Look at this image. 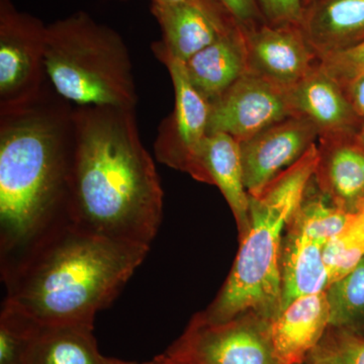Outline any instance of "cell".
<instances>
[{
  "instance_id": "cell-1",
  "label": "cell",
  "mask_w": 364,
  "mask_h": 364,
  "mask_svg": "<svg viewBox=\"0 0 364 364\" xmlns=\"http://www.w3.org/2000/svg\"><path fill=\"white\" fill-rule=\"evenodd\" d=\"M75 146L69 219L112 240L150 247L163 215V189L144 147L136 109L74 107Z\"/></svg>"
},
{
  "instance_id": "cell-2",
  "label": "cell",
  "mask_w": 364,
  "mask_h": 364,
  "mask_svg": "<svg viewBox=\"0 0 364 364\" xmlns=\"http://www.w3.org/2000/svg\"><path fill=\"white\" fill-rule=\"evenodd\" d=\"M74 105L52 85L0 112V270L69 219Z\"/></svg>"
},
{
  "instance_id": "cell-3",
  "label": "cell",
  "mask_w": 364,
  "mask_h": 364,
  "mask_svg": "<svg viewBox=\"0 0 364 364\" xmlns=\"http://www.w3.org/2000/svg\"><path fill=\"white\" fill-rule=\"evenodd\" d=\"M149 251L64 223L1 270L4 303L40 324L95 327Z\"/></svg>"
},
{
  "instance_id": "cell-4",
  "label": "cell",
  "mask_w": 364,
  "mask_h": 364,
  "mask_svg": "<svg viewBox=\"0 0 364 364\" xmlns=\"http://www.w3.org/2000/svg\"><path fill=\"white\" fill-rule=\"evenodd\" d=\"M318 151L314 144L293 166L257 196H250L247 229L233 267L217 298L198 315L210 323L256 315L272 322L282 301L284 233L313 181Z\"/></svg>"
},
{
  "instance_id": "cell-5",
  "label": "cell",
  "mask_w": 364,
  "mask_h": 364,
  "mask_svg": "<svg viewBox=\"0 0 364 364\" xmlns=\"http://www.w3.org/2000/svg\"><path fill=\"white\" fill-rule=\"evenodd\" d=\"M45 67L50 85L74 107L136 109L138 95L126 43L85 11L48 25Z\"/></svg>"
},
{
  "instance_id": "cell-6",
  "label": "cell",
  "mask_w": 364,
  "mask_h": 364,
  "mask_svg": "<svg viewBox=\"0 0 364 364\" xmlns=\"http://www.w3.org/2000/svg\"><path fill=\"white\" fill-rule=\"evenodd\" d=\"M210 323L196 315L181 338L153 358L157 364H280L268 324L256 315Z\"/></svg>"
},
{
  "instance_id": "cell-7",
  "label": "cell",
  "mask_w": 364,
  "mask_h": 364,
  "mask_svg": "<svg viewBox=\"0 0 364 364\" xmlns=\"http://www.w3.org/2000/svg\"><path fill=\"white\" fill-rule=\"evenodd\" d=\"M47 26L0 0V112L32 104L49 88L45 67Z\"/></svg>"
},
{
  "instance_id": "cell-8",
  "label": "cell",
  "mask_w": 364,
  "mask_h": 364,
  "mask_svg": "<svg viewBox=\"0 0 364 364\" xmlns=\"http://www.w3.org/2000/svg\"><path fill=\"white\" fill-rule=\"evenodd\" d=\"M152 51L168 69L176 95L173 112L158 128L155 156L162 164L205 182L200 152L208 136L210 102L191 85L183 62L154 43Z\"/></svg>"
},
{
  "instance_id": "cell-9",
  "label": "cell",
  "mask_w": 364,
  "mask_h": 364,
  "mask_svg": "<svg viewBox=\"0 0 364 364\" xmlns=\"http://www.w3.org/2000/svg\"><path fill=\"white\" fill-rule=\"evenodd\" d=\"M210 104L208 135L224 133L238 142L296 116L289 90L248 72Z\"/></svg>"
},
{
  "instance_id": "cell-10",
  "label": "cell",
  "mask_w": 364,
  "mask_h": 364,
  "mask_svg": "<svg viewBox=\"0 0 364 364\" xmlns=\"http://www.w3.org/2000/svg\"><path fill=\"white\" fill-rule=\"evenodd\" d=\"M317 139L318 132L312 122L293 116L239 142L249 196H259L268 184L298 162Z\"/></svg>"
},
{
  "instance_id": "cell-11",
  "label": "cell",
  "mask_w": 364,
  "mask_h": 364,
  "mask_svg": "<svg viewBox=\"0 0 364 364\" xmlns=\"http://www.w3.org/2000/svg\"><path fill=\"white\" fill-rule=\"evenodd\" d=\"M242 32L248 73L279 87H294L320 63L299 26H274L264 23Z\"/></svg>"
},
{
  "instance_id": "cell-12",
  "label": "cell",
  "mask_w": 364,
  "mask_h": 364,
  "mask_svg": "<svg viewBox=\"0 0 364 364\" xmlns=\"http://www.w3.org/2000/svg\"><path fill=\"white\" fill-rule=\"evenodd\" d=\"M150 11L162 32L161 41L154 44L183 63L237 26L210 0L203 4H150Z\"/></svg>"
},
{
  "instance_id": "cell-13",
  "label": "cell",
  "mask_w": 364,
  "mask_h": 364,
  "mask_svg": "<svg viewBox=\"0 0 364 364\" xmlns=\"http://www.w3.org/2000/svg\"><path fill=\"white\" fill-rule=\"evenodd\" d=\"M330 327L326 291L294 299L268 324V335L280 364H301L317 348Z\"/></svg>"
},
{
  "instance_id": "cell-14",
  "label": "cell",
  "mask_w": 364,
  "mask_h": 364,
  "mask_svg": "<svg viewBox=\"0 0 364 364\" xmlns=\"http://www.w3.org/2000/svg\"><path fill=\"white\" fill-rule=\"evenodd\" d=\"M345 135L318 138L314 181L333 205L358 213L364 205V149L345 140Z\"/></svg>"
},
{
  "instance_id": "cell-15",
  "label": "cell",
  "mask_w": 364,
  "mask_h": 364,
  "mask_svg": "<svg viewBox=\"0 0 364 364\" xmlns=\"http://www.w3.org/2000/svg\"><path fill=\"white\" fill-rule=\"evenodd\" d=\"M299 28L320 60L350 49L364 41V0H312Z\"/></svg>"
},
{
  "instance_id": "cell-16",
  "label": "cell",
  "mask_w": 364,
  "mask_h": 364,
  "mask_svg": "<svg viewBox=\"0 0 364 364\" xmlns=\"http://www.w3.org/2000/svg\"><path fill=\"white\" fill-rule=\"evenodd\" d=\"M296 116L312 122L318 138L346 134L354 114L344 88L318 64L298 85L289 88Z\"/></svg>"
},
{
  "instance_id": "cell-17",
  "label": "cell",
  "mask_w": 364,
  "mask_h": 364,
  "mask_svg": "<svg viewBox=\"0 0 364 364\" xmlns=\"http://www.w3.org/2000/svg\"><path fill=\"white\" fill-rule=\"evenodd\" d=\"M191 85L213 102L248 72L245 38L238 26L184 63Z\"/></svg>"
},
{
  "instance_id": "cell-18",
  "label": "cell",
  "mask_w": 364,
  "mask_h": 364,
  "mask_svg": "<svg viewBox=\"0 0 364 364\" xmlns=\"http://www.w3.org/2000/svg\"><path fill=\"white\" fill-rule=\"evenodd\" d=\"M205 182L221 191L233 213L240 236L247 229L250 196L244 181L240 143L224 133L208 135L200 152Z\"/></svg>"
},
{
  "instance_id": "cell-19",
  "label": "cell",
  "mask_w": 364,
  "mask_h": 364,
  "mask_svg": "<svg viewBox=\"0 0 364 364\" xmlns=\"http://www.w3.org/2000/svg\"><path fill=\"white\" fill-rule=\"evenodd\" d=\"M93 331L90 326L36 322L23 364H124L100 353Z\"/></svg>"
},
{
  "instance_id": "cell-20",
  "label": "cell",
  "mask_w": 364,
  "mask_h": 364,
  "mask_svg": "<svg viewBox=\"0 0 364 364\" xmlns=\"http://www.w3.org/2000/svg\"><path fill=\"white\" fill-rule=\"evenodd\" d=\"M280 273L279 312L294 299L323 293L330 286L323 246L289 229L282 246Z\"/></svg>"
},
{
  "instance_id": "cell-21",
  "label": "cell",
  "mask_w": 364,
  "mask_h": 364,
  "mask_svg": "<svg viewBox=\"0 0 364 364\" xmlns=\"http://www.w3.org/2000/svg\"><path fill=\"white\" fill-rule=\"evenodd\" d=\"M355 215L356 213L346 212L333 205L321 191L320 195L311 196L309 186L305 198L287 229L324 246L328 241L343 232Z\"/></svg>"
},
{
  "instance_id": "cell-22",
  "label": "cell",
  "mask_w": 364,
  "mask_h": 364,
  "mask_svg": "<svg viewBox=\"0 0 364 364\" xmlns=\"http://www.w3.org/2000/svg\"><path fill=\"white\" fill-rule=\"evenodd\" d=\"M330 327L359 332L364 327V257L348 274L326 291Z\"/></svg>"
},
{
  "instance_id": "cell-23",
  "label": "cell",
  "mask_w": 364,
  "mask_h": 364,
  "mask_svg": "<svg viewBox=\"0 0 364 364\" xmlns=\"http://www.w3.org/2000/svg\"><path fill=\"white\" fill-rule=\"evenodd\" d=\"M323 257L330 286L358 267L364 257V219L359 213L343 232L323 246Z\"/></svg>"
},
{
  "instance_id": "cell-24",
  "label": "cell",
  "mask_w": 364,
  "mask_h": 364,
  "mask_svg": "<svg viewBox=\"0 0 364 364\" xmlns=\"http://www.w3.org/2000/svg\"><path fill=\"white\" fill-rule=\"evenodd\" d=\"M36 322L9 306L2 304L0 313V364H23Z\"/></svg>"
},
{
  "instance_id": "cell-25",
  "label": "cell",
  "mask_w": 364,
  "mask_h": 364,
  "mask_svg": "<svg viewBox=\"0 0 364 364\" xmlns=\"http://www.w3.org/2000/svg\"><path fill=\"white\" fill-rule=\"evenodd\" d=\"M312 355L328 364H364V336L359 332L334 329Z\"/></svg>"
},
{
  "instance_id": "cell-26",
  "label": "cell",
  "mask_w": 364,
  "mask_h": 364,
  "mask_svg": "<svg viewBox=\"0 0 364 364\" xmlns=\"http://www.w3.org/2000/svg\"><path fill=\"white\" fill-rule=\"evenodd\" d=\"M320 65L343 88L364 73V41L350 49L320 60Z\"/></svg>"
},
{
  "instance_id": "cell-27",
  "label": "cell",
  "mask_w": 364,
  "mask_h": 364,
  "mask_svg": "<svg viewBox=\"0 0 364 364\" xmlns=\"http://www.w3.org/2000/svg\"><path fill=\"white\" fill-rule=\"evenodd\" d=\"M261 14L270 26H299L305 0H257Z\"/></svg>"
},
{
  "instance_id": "cell-28",
  "label": "cell",
  "mask_w": 364,
  "mask_h": 364,
  "mask_svg": "<svg viewBox=\"0 0 364 364\" xmlns=\"http://www.w3.org/2000/svg\"><path fill=\"white\" fill-rule=\"evenodd\" d=\"M236 23L242 31H249L267 23L257 0H210Z\"/></svg>"
},
{
  "instance_id": "cell-29",
  "label": "cell",
  "mask_w": 364,
  "mask_h": 364,
  "mask_svg": "<svg viewBox=\"0 0 364 364\" xmlns=\"http://www.w3.org/2000/svg\"><path fill=\"white\" fill-rule=\"evenodd\" d=\"M350 92V104L359 117H364V73L347 86ZM346 87V88H347Z\"/></svg>"
},
{
  "instance_id": "cell-30",
  "label": "cell",
  "mask_w": 364,
  "mask_h": 364,
  "mask_svg": "<svg viewBox=\"0 0 364 364\" xmlns=\"http://www.w3.org/2000/svg\"><path fill=\"white\" fill-rule=\"evenodd\" d=\"M208 0H150L151 4H158V6H171V4H203Z\"/></svg>"
},
{
  "instance_id": "cell-31",
  "label": "cell",
  "mask_w": 364,
  "mask_h": 364,
  "mask_svg": "<svg viewBox=\"0 0 364 364\" xmlns=\"http://www.w3.org/2000/svg\"><path fill=\"white\" fill-rule=\"evenodd\" d=\"M313 359V364H328L326 363L324 360H322V359L317 358V356L312 355Z\"/></svg>"
},
{
  "instance_id": "cell-32",
  "label": "cell",
  "mask_w": 364,
  "mask_h": 364,
  "mask_svg": "<svg viewBox=\"0 0 364 364\" xmlns=\"http://www.w3.org/2000/svg\"><path fill=\"white\" fill-rule=\"evenodd\" d=\"M358 213H359V214H360L361 217H363L364 219V205H363V207L361 208V210H359Z\"/></svg>"
},
{
  "instance_id": "cell-33",
  "label": "cell",
  "mask_w": 364,
  "mask_h": 364,
  "mask_svg": "<svg viewBox=\"0 0 364 364\" xmlns=\"http://www.w3.org/2000/svg\"><path fill=\"white\" fill-rule=\"evenodd\" d=\"M312 1V0H305V4H308V2ZM305 7V6H304Z\"/></svg>"
},
{
  "instance_id": "cell-34",
  "label": "cell",
  "mask_w": 364,
  "mask_h": 364,
  "mask_svg": "<svg viewBox=\"0 0 364 364\" xmlns=\"http://www.w3.org/2000/svg\"><path fill=\"white\" fill-rule=\"evenodd\" d=\"M363 146H364V132H363Z\"/></svg>"
}]
</instances>
